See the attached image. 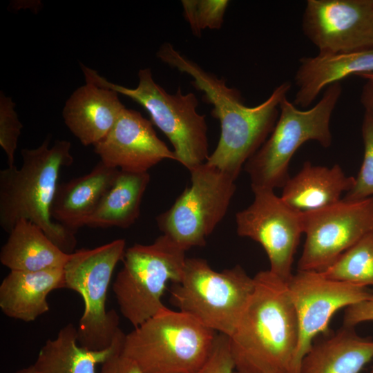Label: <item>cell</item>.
Returning <instances> with one entry per match:
<instances>
[{"mask_svg":"<svg viewBox=\"0 0 373 373\" xmlns=\"http://www.w3.org/2000/svg\"><path fill=\"white\" fill-rule=\"evenodd\" d=\"M254 278V291L228 337L236 372L298 373L299 325L287 281L269 270Z\"/></svg>","mask_w":373,"mask_h":373,"instance_id":"obj_1","label":"cell"},{"mask_svg":"<svg viewBox=\"0 0 373 373\" xmlns=\"http://www.w3.org/2000/svg\"><path fill=\"white\" fill-rule=\"evenodd\" d=\"M71 143L50 137L35 149L21 151L22 165L0 171V226L10 233L21 220L37 225L60 249L75 251L76 233L53 221L50 209L63 167L73 162Z\"/></svg>","mask_w":373,"mask_h":373,"instance_id":"obj_2","label":"cell"},{"mask_svg":"<svg viewBox=\"0 0 373 373\" xmlns=\"http://www.w3.org/2000/svg\"><path fill=\"white\" fill-rule=\"evenodd\" d=\"M157 57L164 64L192 78L193 86L203 93L202 99L212 105L211 115L219 120L220 137L213 155L236 162L252 155L271 133L279 114L280 95L272 93L261 104L245 105L241 93L229 87L224 77L208 72L169 42L160 46Z\"/></svg>","mask_w":373,"mask_h":373,"instance_id":"obj_3","label":"cell"},{"mask_svg":"<svg viewBox=\"0 0 373 373\" xmlns=\"http://www.w3.org/2000/svg\"><path fill=\"white\" fill-rule=\"evenodd\" d=\"M217 335L189 314L166 307L125 334L121 352L142 373H200Z\"/></svg>","mask_w":373,"mask_h":373,"instance_id":"obj_4","label":"cell"},{"mask_svg":"<svg viewBox=\"0 0 373 373\" xmlns=\"http://www.w3.org/2000/svg\"><path fill=\"white\" fill-rule=\"evenodd\" d=\"M342 93L341 82L328 86L312 108L301 110L287 97L271 134L245 163L253 192L283 187L289 178L291 159L300 146L309 140L328 148L332 142L330 120Z\"/></svg>","mask_w":373,"mask_h":373,"instance_id":"obj_5","label":"cell"},{"mask_svg":"<svg viewBox=\"0 0 373 373\" xmlns=\"http://www.w3.org/2000/svg\"><path fill=\"white\" fill-rule=\"evenodd\" d=\"M80 66L86 82L113 90L142 106L152 124L171 142L177 162L189 171L207 162L208 128L205 115L197 111L198 101L193 93L183 94L178 87L175 93H168L155 82L149 68L139 70L138 84L132 88L112 83L96 70Z\"/></svg>","mask_w":373,"mask_h":373,"instance_id":"obj_6","label":"cell"},{"mask_svg":"<svg viewBox=\"0 0 373 373\" xmlns=\"http://www.w3.org/2000/svg\"><path fill=\"white\" fill-rule=\"evenodd\" d=\"M186 251L163 234L151 245L126 249L113 290L122 316L136 327L166 307L162 296L167 283H180Z\"/></svg>","mask_w":373,"mask_h":373,"instance_id":"obj_7","label":"cell"},{"mask_svg":"<svg viewBox=\"0 0 373 373\" xmlns=\"http://www.w3.org/2000/svg\"><path fill=\"white\" fill-rule=\"evenodd\" d=\"M124 239L70 254L64 267L65 288L77 292L84 309L77 327L80 346L90 350L111 347L123 332L115 309L106 310V300L113 271L126 251Z\"/></svg>","mask_w":373,"mask_h":373,"instance_id":"obj_8","label":"cell"},{"mask_svg":"<svg viewBox=\"0 0 373 373\" xmlns=\"http://www.w3.org/2000/svg\"><path fill=\"white\" fill-rule=\"evenodd\" d=\"M254 287V278L240 265L216 271L204 259L186 258L182 279L171 290V301L179 311L229 337Z\"/></svg>","mask_w":373,"mask_h":373,"instance_id":"obj_9","label":"cell"},{"mask_svg":"<svg viewBox=\"0 0 373 373\" xmlns=\"http://www.w3.org/2000/svg\"><path fill=\"white\" fill-rule=\"evenodd\" d=\"M189 171L190 186L156 218L163 234L185 251L205 245L207 237L226 215L236 189V180L207 162Z\"/></svg>","mask_w":373,"mask_h":373,"instance_id":"obj_10","label":"cell"},{"mask_svg":"<svg viewBox=\"0 0 373 373\" xmlns=\"http://www.w3.org/2000/svg\"><path fill=\"white\" fill-rule=\"evenodd\" d=\"M305 242L298 270L322 272L373 231V196L301 212Z\"/></svg>","mask_w":373,"mask_h":373,"instance_id":"obj_11","label":"cell"},{"mask_svg":"<svg viewBox=\"0 0 373 373\" xmlns=\"http://www.w3.org/2000/svg\"><path fill=\"white\" fill-rule=\"evenodd\" d=\"M253 193L252 203L236 214L237 233L258 242L268 256L269 270L287 281L293 274L294 256L303 233L301 212L274 190Z\"/></svg>","mask_w":373,"mask_h":373,"instance_id":"obj_12","label":"cell"},{"mask_svg":"<svg viewBox=\"0 0 373 373\" xmlns=\"http://www.w3.org/2000/svg\"><path fill=\"white\" fill-rule=\"evenodd\" d=\"M299 325L296 367L300 373L303 358L314 338L325 333L334 314L370 298V287L336 280L321 272L299 271L287 281Z\"/></svg>","mask_w":373,"mask_h":373,"instance_id":"obj_13","label":"cell"},{"mask_svg":"<svg viewBox=\"0 0 373 373\" xmlns=\"http://www.w3.org/2000/svg\"><path fill=\"white\" fill-rule=\"evenodd\" d=\"M302 29L319 54L373 50V0H308Z\"/></svg>","mask_w":373,"mask_h":373,"instance_id":"obj_14","label":"cell"},{"mask_svg":"<svg viewBox=\"0 0 373 373\" xmlns=\"http://www.w3.org/2000/svg\"><path fill=\"white\" fill-rule=\"evenodd\" d=\"M151 120L125 108L107 135L94 146L106 165L120 171L143 173L165 159L177 161L157 136Z\"/></svg>","mask_w":373,"mask_h":373,"instance_id":"obj_15","label":"cell"},{"mask_svg":"<svg viewBox=\"0 0 373 373\" xmlns=\"http://www.w3.org/2000/svg\"><path fill=\"white\" fill-rule=\"evenodd\" d=\"M125 108L116 91L86 82L66 100L62 117L82 144L94 146L107 135Z\"/></svg>","mask_w":373,"mask_h":373,"instance_id":"obj_16","label":"cell"},{"mask_svg":"<svg viewBox=\"0 0 373 373\" xmlns=\"http://www.w3.org/2000/svg\"><path fill=\"white\" fill-rule=\"evenodd\" d=\"M119 171L99 161L89 173L58 184L50 209L53 221L76 233L86 226Z\"/></svg>","mask_w":373,"mask_h":373,"instance_id":"obj_17","label":"cell"},{"mask_svg":"<svg viewBox=\"0 0 373 373\" xmlns=\"http://www.w3.org/2000/svg\"><path fill=\"white\" fill-rule=\"evenodd\" d=\"M370 73H373V50L303 57L294 76V104L307 108L328 86L350 75Z\"/></svg>","mask_w":373,"mask_h":373,"instance_id":"obj_18","label":"cell"},{"mask_svg":"<svg viewBox=\"0 0 373 373\" xmlns=\"http://www.w3.org/2000/svg\"><path fill=\"white\" fill-rule=\"evenodd\" d=\"M60 288H65L64 268L10 271L0 285L1 310L10 318L34 321L49 311L48 295Z\"/></svg>","mask_w":373,"mask_h":373,"instance_id":"obj_19","label":"cell"},{"mask_svg":"<svg viewBox=\"0 0 373 373\" xmlns=\"http://www.w3.org/2000/svg\"><path fill=\"white\" fill-rule=\"evenodd\" d=\"M354 182L355 178L347 176L338 164L327 167L305 162L287 180L280 198L299 212L316 210L340 201L342 193L349 191Z\"/></svg>","mask_w":373,"mask_h":373,"instance_id":"obj_20","label":"cell"},{"mask_svg":"<svg viewBox=\"0 0 373 373\" xmlns=\"http://www.w3.org/2000/svg\"><path fill=\"white\" fill-rule=\"evenodd\" d=\"M373 358V340L362 337L354 327L343 326L314 342L302 359L300 373H361Z\"/></svg>","mask_w":373,"mask_h":373,"instance_id":"obj_21","label":"cell"},{"mask_svg":"<svg viewBox=\"0 0 373 373\" xmlns=\"http://www.w3.org/2000/svg\"><path fill=\"white\" fill-rule=\"evenodd\" d=\"M124 336L122 332L106 350H90L79 345L77 327L68 323L40 349L33 363L36 373H97L98 364L122 350Z\"/></svg>","mask_w":373,"mask_h":373,"instance_id":"obj_22","label":"cell"},{"mask_svg":"<svg viewBox=\"0 0 373 373\" xmlns=\"http://www.w3.org/2000/svg\"><path fill=\"white\" fill-rule=\"evenodd\" d=\"M8 234L0 262L10 271L63 269L70 257L30 221L21 220Z\"/></svg>","mask_w":373,"mask_h":373,"instance_id":"obj_23","label":"cell"},{"mask_svg":"<svg viewBox=\"0 0 373 373\" xmlns=\"http://www.w3.org/2000/svg\"><path fill=\"white\" fill-rule=\"evenodd\" d=\"M149 181L148 172L119 170L113 184L88 219L86 226L122 229L131 227L140 216L142 198Z\"/></svg>","mask_w":373,"mask_h":373,"instance_id":"obj_24","label":"cell"},{"mask_svg":"<svg viewBox=\"0 0 373 373\" xmlns=\"http://www.w3.org/2000/svg\"><path fill=\"white\" fill-rule=\"evenodd\" d=\"M321 273L330 279L367 287L373 286V231Z\"/></svg>","mask_w":373,"mask_h":373,"instance_id":"obj_25","label":"cell"},{"mask_svg":"<svg viewBox=\"0 0 373 373\" xmlns=\"http://www.w3.org/2000/svg\"><path fill=\"white\" fill-rule=\"evenodd\" d=\"M183 15L192 33L198 37L202 30L220 29L229 1L228 0H182Z\"/></svg>","mask_w":373,"mask_h":373,"instance_id":"obj_26","label":"cell"},{"mask_svg":"<svg viewBox=\"0 0 373 373\" xmlns=\"http://www.w3.org/2000/svg\"><path fill=\"white\" fill-rule=\"evenodd\" d=\"M363 159L352 188L342 198L356 201L373 196V118L365 113L362 123Z\"/></svg>","mask_w":373,"mask_h":373,"instance_id":"obj_27","label":"cell"},{"mask_svg":"<svg viewBox=\"0 0 373 373\" xmlns=\"http://www.w3.org/2000/svg\"><path fill=\"white\" fill-rule=\"evenodd\" d=\"M23 124L10 97L0 92V146L6 153L8 166L15 164V154Z\"/></svg>","mask_w":373,"mask_h":373,"instance_id":"obj_28","label":"cell"},{"mask_svg":"<svg viewBox=\"0 0 373 373\" xmlns=\"http://www.w3.org/2000/svg\"><path fill=\"white\" fill-rule=\"evenodd\" d=\"M228 336L217 335L211 354L200 373H237Z\"/></svg>","mask_w":373,"mask_h":373,"instance_id":"obj_29","label":"cell"},{"mask_svg":"<svg viewBox=\"0 0 373 373\" xmlns=\"http://www.w3.org/2000/svg\"><path fill=\"white\" fill-rule=\"evenodd\" d=\"M367 321H373V294L368 298L345 308L343 326L355 327Z\"/></svg>","mask_w":373,"mask_h":373,"instance_id":"obj_30","label":"cell"},{"mask_svg":"<svg viewBox=\"0 0 373 373\" xmlns=\"http://www.w3.org/2000/svg\"><path fill=\"white\" fill-rule=\"evenodd\" d=\"M121 352L115 353L104 362L99 373H142L138 366Z\"/></svg>","mask_w":373,"mask_h":373,"instance_id":"obj_31","label":"cell"},{"mask_svg":"<svg viewBox=\"0 0 373 373\" xmlns=\"http://www.w3.org/2000/svg\"><path fill=\"white\" fill-rule=\"evenodd\" d=\"M361 102L365 108V113L370 115L373 118V81L367 80L363 85Z\"/></svg>","mask_w":373,"mask_h":373,"instance_id":"obj_32","label":"cell"},{"mask_svg":"<svg viewBox=\"0 0 373 373\" xmlns=\"http://www.w3.org/2000/svg\"><path fill=\"white\" fill-rule=\"evenodd\" d=\"M15 373H36V371L32 364L28 367L20 369L17 370V372H15Z\"/></svg>","mask_w":373,"mask_h":373,"instance_id":"obj_33","label":"cell"},{"mask_svg":"<svg viewBox=\"0 0 373 373\" xmlns=\"http://www.w3.org/2000/svg\"><path fill=\"white\" fill-rule=\"evenodd\" d=\"M358 77H362V78L365 79L367 80L373 81V73L361 74V75H358Z\"/></svg>","mask_w":373,"mask_h":373,"instance_id":"obj_34","label":"cell"},{"mask_svg":"<svg viewBox=\"0 0 373 373\" xmlns=\"http://www.w3.org/2000/svg\"><path fill=\"white\" fill-rule=\"evenodd\" d=\"M371 373H373V367H372V370H371Z\"/></svg>","mask_w":373,"mask_h":373,"instance_id":"obj_35","label":"cell"}]
</instances>
